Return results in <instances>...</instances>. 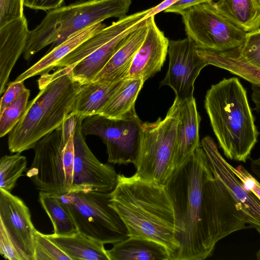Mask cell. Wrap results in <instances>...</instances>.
I'll return each mask as SVG.
<instances>
[{
  "instance_id": "obj_21",
  "label": "cell",
  "mask_w": 260,
  "mask_h": 260,
  "mask_svg": "<svg viewBox=\"0 0 260 260\" xmlns=\"http://www.w3.org/2000/svg\"><path fill=\"white\" fill-rule=\"evenodd\" d=\"M122 81L115 82L92 81L82 84L77 91L70 115L86 118L99 114Z\"/></svg>"
},
{
  "instance_id": "obj_16",
  "label": "cell",
  "mask_w": 260,
  "mask_h": 260,
  "mask_svg": "<svg viewBox=\"0 0 260 260\" xmlns=\"http://www.w3.org/2000/svg\"><path fill=\"white\" fill-rule=\"evenodd\" d=\"M177 123L173 155L174 170L184 164L201 146L199 125L201 120L194 98L184 101L174 100Z\"/></svg>"
},
{
  "instance_id": "obj_29",
  "label": "cell",
  "mask_w": 260,
  "mask_h": 260,
  "mask_svg": "<svg viewBox=\"0 0 260 260\" xmlns=\"http://www.w3.org/2000/svg\"><path fill=\"white\" fill-rule=\"evenodd\" d=\"M30 90L26 89L0 113V137L5 136L14 128L24 114L28 104Z\"/></svg>"
},
{
  "instance_id": "obj_31",
  "label": "cell",
  "mask_w": 260,
  "mask_h": 260,
  "mask_svg": "<svg viewBox=\"0 0 260 260\" xmlns=\"http://www.w3.org/2000/svg\"><path fill=\"white\" fill-rule=\"evenodd\" d=\"M238 50L244 59L260 68V29L247 32L245 42Z\"/></svg>"
},
{
  "instance_id": "obj_38",
  "label": "cell",
  "mask_w": 260,
  "mask_h": 260,
  "mask_svg": "<svg viewBox=\"0 0 260 260\" xmlns=\"http://www.w3.org/2000/svg\"><path fill=\"white\" fill-rule=\"evenodd\" d=\"M178 0H165L155 7L151 8V10L148 13L147 16L155 15L156 14L165 10L169 7L174 4Z\"/></svg>"
},
{
  "instance_id": "obj_34",
  "label": "cell",
  "mask_w": 260,
  "mask_h": 260,
  "mask_svg": "<svg viewBox=\"0 0 260 260\" xmlns=\"http://www.w3.org/2000/svg\"><path fill=\"white\" fill-rule=\"evenodd\" d=\"M231 168L244 187L252 192L260 200V183L256 178L241 165L236 167L231 165Z\"/></svg>"
},
{
  "instance_id": "obj_35",
  "label": "cell",
  "mask_w": 260,
  "mask_h": 260,
  "mask_svg": "<svg viewBox=\"0 0 260 260\" xmlns=\"http://www.w3.org/2000/svg\"><path fill=\"white\" fill-rule=\"evenodd\" d=\"M1 99L0 113L15 101L27 88L24 81H12L8 83Z\"/></svg>"
},
{
  "instance_id": "obj_13",
  "label": "cell",
  "mask_w": 260,
  "mask_h": 260,
  "mask_svg": "<svg viewBox=\"0 0 260 260\" xmlns=\"http://www.w3.org/2000/svg\"><path fill=\"white\" fill-rule=\"evenodd\" d=\"M0 221L24 260H33L37 230L24 202L11 192L0 189Z\"/></svg>"
},
{
  "instance_id": "obj_9",
  "label": "cell",
  "mask_w": 260,
  "mask_h": 260,
  "mask_svg": "<svg viewBox=\"0 0 260 260\" xmlns=\"http://www.w3.org/2000/svg\"><path fill=\"white\" fill-rule=\"evenodd\" d=\"M187 37L198 48L220 52L241 47L247 32L221 14L213 2L201 3L180 13Z\"/></svg>"
},
{
  "instance_id": "obj_14",
  "label": "cell",
  "mask_w": 260,
  "mask_h": 260,
  "mask_svg": "<svg viewBox=\"0 0 260 260\" xmlns=\"http://www.w3.org/2000/svg\"><path fill=\"white\" fill-rule=\"evenodd\" d=\"M154 16L149 17L146 37L124 79L142 78L145 81L161 70L168 53L169 40L157 26Z\"/></svg>"
},
{
  "instance_id": "obj_8",
  "label": "cell",
  "mask_w": 260,
  "mask_h": 260,
  "mask_svg": "<svg viewBox=\"0 0 260 260\" xmlns=\"http://www.w3.org/2000/svg\"><path fill=\"white\" fill-rule=\"evenodd\" d=\"M177 119L172 105L166 117L155 122H144L141 126V140L135 174L140 178L165 185L174 171L173 155Z\"/></svg>"
},
{
  "instance_id": "obj_24",
  "label": "cell",
  "mask_w": 260,
  "mask_h": 260,
  "mask_svg": "<svg viewBox=\"0 0 260 260\" xmlns=\"http://www.w3.org/2000/svg\"><path fill=\"white\" fill-rule=\"evenodd\" d=\"M46 235L71 260H109L104 244L80 233L70 236Z\"/></svg>"
},
{
  "instance_id": "obj_6",
  "label": "cell",
  "mask_w": 260,
  "mask_h": 260,
  "mask_svg": "<svg viewBox=\"0 0 260 260\" xmlns=\"http://www.w3.org/2000/svg\"><path fill=\"white\" fill-rule=\"evenodd\" d=\"M76 120L75 115H70L33 148L34 159L26 175L40 191L61 196L69 193L72 188Z\"/></svg>"
},
{
  "instance_id": "obj_27",
  "label": "cell",
  "mask_w": 260,
  "mask_h": 260,
  "mask_svg": "<svg viewBox=\"0 0 260 260\" xmlns=\"http://www.w3.org/2000/svg\"><path fill=\"white\" fill-rule=\"evenodd\" d=\"M39 201L51 221L54 234L70 236L78 233L69 211L55 196L40 191Z\"/></svg>"
},
{
  "instance_id": "obj_36",
  "label": "cell",
  "mask_w": 260,
  "mask_h": 260,
  "mask_svg": "<svg viewBox=\"0 0 260 260\" xmlns=\"http://www.w3.org/2000/svg\"><path fill=\"white\" fill-rule=\"evenodd\" d=\"M64 0H24V6L34 10L50 11L61 7Z\"/></svg>"
},
{
  "instance_id": "obj_2",
  "label": "cell",
  "mask_w": 260,
  "mask_h": 260,
  "mask_svg": "<svg viewBox=\"0 0 260 260\" xmlns=\"http://www.w3.org/2000/svg\"><path fill=\"white\" fill-rule=\"evenodd\" d=\"M109 205L124 222L129 237L164 245L170 259L179 247L173 206L165 185L142 179L135 174H118Z\"/></svg>"
},
{
  "instance_id": "obj_12",
  "label": "cell",
  "mask_w": 260,
  "mask_h": 260,
  "mask_svg": "<svg viewBox=\"0 0 260 260\" xmlns=\"http://www.w3.org/2000/svg\"><path fill=\"white\" fill-rule=\"evenodd\" d=\"M194 41L187 37L182 40H169V65L160 86L171 87L178 101L193 97L194 83L207 63L199 55Z\"/></svg>"
},
{
  "instance_id": "obj_10",
  "label": "cell",
  "mask_w": 260,
  "mask_h": 260,
  "mask_svg": "<svg viewBox=\"0 0 260 260\" xmlns=\"http://www.w3.org/2000/svg\"><path fill=\"white\" fill-rule=\"evenodd\" d=\"M143 122L136 110L119 119L100 114L85 118L82 124L84 136H98L106 145L108 162L117 165L135 164L139 152Z\"/></svg>"
},
{
  "instance_id": "obj_23",
  "label": "cell",
  "mask_w": 260,
  "mask_h": 260,
  "mask_svg": "<svg viewBox=\"0 0 260 260\" xmlns=\"http://www.w3.org/2000/svg\"><path fill=\"white\" fill-rule=\"evenodd\" d=\"M145 18L138 25L118 35L77 64L71 70L74 79L81 84L93 81L128 35L139 27Z\"/></svg>"
},
{
  "instance_id": "obj_28",
  "label": "cell",
  "mask_w": 260,
  "mask_h": 260,
  "mask_svg": "<svg viewBox=\"0 0 260 260\" xmlns=\"http://www.w3.org/2000/svg\"><path fill=\"white\" fill-rule=\"evenodd\" d=\"M16 153L5 155L0 160V189L11 192L15 187L18 179L26 170L25 156Z\"/></svg>"
},
{
  "instance_id": "obj_33",
  "label": "cell",
  "mask_w": 260,
  "mask_h": 260,
  "mask_svg": "<svg viewBox=\"0 0 260 260\" xmlns=\"http://www.w3.org/2000/svg\"><path fill=\"white\" fill-rule=\"evenodd\" d=\"M0 253L8 260H24L11 239L3 223L0 221Z\"/></svg>"
},
{
  "instance_id": "obj_15",
  "label": "cell",
  "mask_w": 260,
  "mask_h": 260,
  "mask_svg": "<svg viewBox=\"0 0 260 260\" xmlns=\"http://www.w3.org/2000/svg\"><path fill=\"white\" fill-rule=\"evenodd\" d=\"M201 145L213 171L241 204L249 218L252 228L260 227V200L244 187L240 180L232 171L231 165L220 153L216 144L210 137L203 138Z\"/></svg>"
},
{
  "instance_id": "obj_22",
  "label": "cell",
  "mask_w": 260,
  "mask_h": 260,
  "mask_svg": "<svg viewBox=\"0 0 260 260\" xmlns=\"http://www.w3.org/2000/svg\"><path fill=\"white\" fill-rule=\"evenodd\" d=\"M109 260H170V253L156 241L133 237L114 244L107 250Z\"/></svg>"
},
{
  "instance_id": "obj_3",
  "label": "cell",
  "mask_w": 260,
  "mask_h": 260,
  "mask_svg": "<svg viewBox=\"0 0 260 260\" xmlns=\"http://www.w3.org/2000/svg\"><path fill=\"white\" fill-rule=\"evenodd\" d=\"M205 108L224 155L246 162L257 142L259 132L246 89L235 77L223 78L206 92Z\"/></svg>"
},
{
  "instance_id": "obj_40",
  "label": "cell",
  "mask_w": 260,
  "mask_h": 260,
  "mask_svg": "<svg viewBox=\"0 0 260 260\" xmlns=\"http://www.w3.org/2000/svg\"><path fill=\"white\" fill-rule=\"evenodd\" d=\"M250 170L252 173L260 180V153L257 158L251 160Z\"/></svg>"
},
{
  "instance_id": "obj_37",
  "label": "cell",
  "mask_w": 260,
  "mask_h": 260,
  "mask_svg": "<svg viewBox=\"0 0 260 260\" xmlns=\"http://www.w3.org/2000/svg\"><path fill=\"white\" fill-rule=\"evenodd\" d=\"M215 0H178L164 11L179 14L183 10L201 3L212 2Z\"/></svg>"
},
{
  "instance_id": "obj_41",
  "label": "cell",
  "mask_w": 260,
  "mask_h": 260,
  "mask_svg": "<svg viewBox=\"0 0 260 260\" xmlns=\"http://www.w3.org/2000/svg\"><path fill=\"white\" fill-rule=\"evenodd\" d=\"M255 229H256V230H257V231L258 232V234L260 235V227H259V226L258 227H256ZM256 256L257 259L260 260V248L257 251V252H256Z\"/></svg>"
},
{
  "instance_id": "obj_7",
  "label": "cell",
  "mask_w": 260,
  "mask_h": 260,
  "mask_svg": "<svg viewBox=\"0 0 260 260\" xmlns=\"http://www.w3.org/2000/svg\"><path fill=\"white\" fill-rule=\"evenodd\" d=\"M55 196L69 211L78 233L104 245L129 237L124 222L109 205L110 192L82 190Z\"/></svg>"
},
{
  "instance_id": "obj_25",
  "label": "cell",
  "mask_w": 260,
  "mask_h": 260,
  "mask_svg": "<svg viewBox=\"0 0 260 260\" xmlns=\"http://www.w3.org/2000/svg\"><path fill=\"white\" fill-rule=\"evenodd\" d=\"M213 4L221 14L246 32L259 29V0H218Z\"/></svg>"
},
{
  "instance_id": "obj_4",
  "label": "cell",
  "mask_w": 260,
  "mask_h": 260,
  "mask_svg": "<svg viewBox=\"0 0 260 260\" xmlns=\"http://www.w3.org/2000/svg\"><path fill=\"white\" fill-rule=\"evenodd\" d=\"M40 91L30 101L19 122L9 134L11 153L33 149L42 138L68 118L80 85L68 68H57L39 79Z\"/></svg>"
},
{
  "instance_id": "obj_20",
  "label": "cell",
  "mask_w": 260,
  "mask_h": 260,
  "mask_svg": "<svg viewBox=\"0 0 260 260\" xmlns=\"http://www.w3.org/2000/svg\"><path fill=\"white\" fill-rule=\"evenodd\" d=\"M106 26L105 24L99 23L73 34L60 44L51 48L43 57L19 75L14 81H24L30 77L49 73L60 60L81 43Z\"/></svg>"
},
{
  "instance_id": "obj_11",
  "label": "cell",
  "mask_w": 260,
  "mask_h": 260,
  "mask_svg": "<svg viewBox=\"0 0 260 260\" xmlns=\"http://www.w3.org/2000/svg\"><path fill=\"white\" fill-rule=\"evenodd\" d=\"M73 184L70 192L93 190L110 192L115 187L118 174L114 168L100 161L87 146L82 132L84 117L75 115Z\"/></svg>"
},
{
  "instance_id": "obj_18",
  "label": "cell",
  "mask_w": 260,
  "mask_h": 260,
  "mask_svg": "<svg viewBox=\"0 0 260 260\" xmlns=\"http://www.w3.org/2000/svg\"><path fill=\"white\" fill-rule=\"evenodd\" d=\"M150 10L151 8L126 15L102 28L60 60L55 68H68L72 70L77 64L104 44L121 33L138 25L144 18L148 17Z\"/></svg>"
},
{
  "instance_id": "obj_32",
  "label": "cell",
  "mask_w": 260,
  "mask_h": 260,
  "mask_svg": "<svg viewBox=\"0 0 260 260\" xmlns=\"http://www.w3.org/2000/svg\"><path fill=\"white\" fill-rule=\"evenodd\" d=\"M24 0H0V27L23 17Z\"/></svg>"
},
{
  "instance_id": "obj_19",
  "label": "cell",
  "mask_w": 260,
  "mask_h": 260,
  "mask_svg": "<svg viewBox=\"0 0 260 260\" xmlns=\"http://www.w3.org/2000/svg\"><path fill=\"white\" fill-rule=\"evenodd\" d=\"M148 18H146L139 27L128 35L93 81L115 82L124 79L135 54L146 37Z\"/></svg>"
},
{
  "instance_id": "obj_1",
  "label": "cell",
  "mask_w": 260,
  "mask_h": 260,
  "mask_svg": "<svg viewBox=\"0 0 260 260\" xmlns=\"http://www.w3.org/2000/svg\"><path fill=\"white\" fill-rule=\"evenodd\" d=\"M166 187L179 247L171 260H204L230 234L252 228L246 211L214 173L202 146L176 169Z\"/></svg>"
},
{
  "instance_id": "obj_5",
  "label": "cell",
  "mask_w": 260,
  "mask_h": 260,
  "mask_svg": "<svg viewBox=\"0 0 260 260\" xmlns=\"http://www.w3.org/2000/svg\"><path fill=\"white\" fill-rule=\"evenodd\" d=\"M132 0H87L49 11L41 22L30 30L23 53L29 61L48 45L51 48L73 34L110 18L126 16Z\"/></svg>"
},
{
  "instance_id": "obj_39",
  "label": "cell",
  "mask_w": 260,
  "mask_h": 260,
  "mask_svg": "<svg viewBox=\"0 0 260 260\" xmlns=\"http://www.w3.org/2000/svg\"><path fill=\"white\" fill-rule=\"evenodd\" d=\"M251 99L254 105V110L260 113V86L251 84Z\"/></svg>"
},
{
  "instance_id": "obj_17",
  "label": "cell",
  "mask_w": 260,
  "mask_h": 260,
  "mask_svg": "<svg viewBox=\"0 0 260 260\" xmlns=\"http://www.w3.org/2000/svg\"><path fill=\"white\" fill-rule=\"evenodd\" d=\"M30 30L23 17L0 27V94L6 89L10 74L23 54Z\"/></svg>"
},
{
  "instance_id": "obj_42",
  "label": "cell",
  "mask_w": 260,
  "mask_h": 260,
  "mask_svg": "<svg viewBox=\"0 0 260 260\" xmlns=\"http://www.w3.org/2000/svg\"><path fill=\"white\" fill-rule=\"evenodd\" d=\"M259 2H260V0H259Z\"/></svg>"
},
{
  "instance_id": "obj_30",
  "label": "cell",
  "mask_w": 260,
  "mask_h": 260,
  "mask_svg": "<svg viewBox=\"0 0 260 260\" xmlns=\"http://www.w3.org/2000/svg\"><path fill=\"white\" fill-rule=\"evenodd\" d=\"M71 260L46 235L37 231L33 260Z\"/></svg>"
},
{
  "instance_id": "obj_26",
  "label": "cell",
  "mask_w": 260,
  "mask_h": 260,
  "mask_svg": "<svg viewBox=\"0 0 260 260\" xmlns=\"http://www.w3.org/2000/svg\"><path fill=\"white\" fill-rule=\"evenodd\" d=\"M144 82L142 78L122 80L99 114L110 118L119 119L135 110V103Z\"/></svg>"
}]
</instances>
